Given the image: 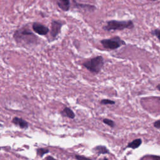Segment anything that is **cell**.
<instances>
[{
	"label": "cell",
	"mask_w": 160,
	"mask_h": 160,
	"mask_svg": "<svg viewBox=\"0 0 160 160\" xmlns=\"http://www.w3.org/2000/svg\"><path fill=\"white\" fill-rule=\"evenodd\" d=\"M15 42L24 46H35L39 44V38L31 31L29 25L26 24L16 29L12 35Z\"/></svg>",
	"instance_id": "1"
},
{
	"label": "cell",
	"mask_w": 160,
	"mask_h": 160,
	"mask_svg": "<svg viewBox=\"0 0 160 160\" xmlns=\"http://www.w3.org/2000/svg\"><path fill=\"white\" fill-rule=\"evenodd\" d=\"M134 28V22L132 20H109L106 21V25L102 27V29L106 31H123L124 29H132Z\"/></svg>",
	"instance_id": "2"
},
{
	"label": "cell",
	"mask_w": 160,
	"mask_h": 160,
	"mask_svg": "<svg viewBox=\"0 0 160 160\" xmlns=\"http://www.w3.org/2000/svg\"><path fill=\"white\" fill-rule=\"evenodd\" d=\"M104 64L103 57L102 56H97L85 61L82 65L91 72L98 74L101 71Z\"/></svg>",
	"instance_id": "3"
},
{
	"label": "cell",
	"mask_w": 160,
	"mask_h": 160,
	"mask_svg": "<svg viewBox=\"0 0 160 160\" xmlns=\"http://www.w3.org/2000/svg\"><path fill=\"white\" fill-rule=\"evenodd\" d=\"M102 47L108 50H116L122 46H126V42L119 36H113L110 38L102 39L100 41Z\"/></svg>",
	"instance_id": "4"
},
{
	"label": "cell",
	"mask_w": 160,
	"mask_h": 160,
	"mask_svg": "<svg viewBox=\"0 0 160 160\" xmlns=\"http://www.w3.org/2000/svg\"><path fill=\"white\" fill-rule=\"evenodd\" d=\"M63 23L61 21L52 20L50 25V39L53 41L56 40L61 33Z\"/></svg>",
	"instance_id": "5"
},
{
	"label": "cell",
	"mask_w": 160,
	"mask_h": 160,
	"mask_svg": "<svg viewBox=\"0 0 160 160\" xmlns=\"http://www.w3.org/2000/svg\"><path fill=\"white\" fill-rule=\"evenodd\" d=\"M31 27H32V31L36 34L40 36H46L50 31V29L48 26L39 22H32Z\"/></svg>",
	"instance_id": "6"
},
{
	"label": "cell",
	"mask_w": 160,
	"mask_h": 160,
	"mask_svg": "<svg viewBox=\"0 0 160 160\" xmlns=\"http://www.w3.org/2000/svg\"><path fill=\"white\" fill-rule=\"evenodd\" d=\"M72 2H73L74 7L78 9H82L84 11H88V12H94L96 9V7L92 4H85V3H79V2H76L75 0H73Z\"/></svg>",
	"instance_id": "7"
},
{
	"label": "cell",
	"mask_w": 160,
	"mask_h": 160,
	"mask_svg": "<svg viewBox=\"0 0 160 160\" xmlns=\"http://www.w3.org/2000/svg\"><path fill=\"white\" fill-rule=\"evenodd\" d=\"M12 122L21 129H27L29 127V124L26 121L18 117H14L12 119Z\"/></svg>",
	"instance_id": "8"
},
{
	"label": "cell",
	"mask_w": 160,
	"mask_h": 160,
	"mask_svg": "<svg viewBox=\"0 0 160 160\" xmlns=\"http://www.w3.org/2000/svg\"><path fill=\"white\" fill-rule=\"evenodd\" d=\"M57 4L59 8L64 12L68 11L71 6L70 0H57Z\"/></svg>",
	"instance_id": "9"
},
{
	"label": "cell",
	"mask_w": 160,
	"mask_h": 160,
	"mask_svg": "<svg viewBox=\"0 0 160 160\" xmlns=\"http://www.w3.org/2000/svg\"><path fill=\"white\" fill-rule=\"evenodd\" d=\"M61 114L63 116L68 117L69 118H71V119H74L75 117V114L74 113L72 110L68 107H65L63 109V110L61 111Z\"/></svg>",
	"instance_id": "10"
},
{
	"label": "cell",
	"mask_w": 160,
	"mask_h": 160,
	"mask_svg": "<svg viewBox=\"0 0 160 160\" xmlns=\"http://www.w3.org/2000/svg\"><path fill=\"white\" fill-rule=\"evenodd\" d=\"M93 150L96 152V153L98 154H109V149L104 146H96Z\"/></svg>",
	"instance_id": "11"
},
{
	"label": "cell",
	"mask_w": 160,
	"mask_h": 160,
	"mask_svg": "<svg viewBox=\"0 0 160 160\" xmlns=\"http://www.w3.org/2000/svg\"><path fill=\"white\" fill-rule=\"evenodd\" d=\"M142 143V140L139 138L138 139H136L134 141H132V142H129L128 146L127 148H132V149H136L138 148Z\"/></svg>",
	"instance_id": "12"
},
{
	"label": "cell",
	"mask_w": 160,
	"mask_h": 160,
	"mask_svg": "<svg viewBox=\"0 0 160 160\" xmlns=\"http://www.w3.org/2000/svg\"><path fill=\"white\" fill-rule=\"evenodd\" d=\"M49 152V150L47 148H38L36 149V153L40 157H42L45 154H47Z\"/></svg>",
	"instance_id": "13"
},
{
	"label": "cell",
	"mask_w": 160,
	"mask_h": 160,
	"mask_svg": "<svg viewBox=\"0 0 160 160\" xmlns=\"http://www.w3.org/2000/svg\"><path fill=\"white\" fill-rule=\"evenodd\" d=\"M102 121H103V122H104V124H106V125L110 126L111 128H114V127L115 126V125H116V124H115V122H114L113 121H112L111 119H109L105 118V119H104L102 120Z\"/></svg>",
	"instance_id": "14"
},
{
	"label": "cell",
	"mask_w": 160,
	"mask_h": 160,
	"mask_svg": "<svg viewBox=\"0 0 160 160\" xmlns=\"http://www.w3.org/2000/svg\"><path fill=\"white\" fill-rule=\"evenodd\" d=\"M151 34L154 36H156L158 40L160 41V29H153L151 31Z\"/></svg>",
	"instance_id": "15"
},
{
	"label": "cell",
	"mask_w": 160,
	"mask_h": 160,
	"mask_svg": "<svg viewBox=\"0 0 160 160\" xmlns=\"http://www.w3.org/2000/svg\"><path fill=\"white\" fill-rule=\"evenodd\" d=\"M101 104H104V105H107V104H114L115 102L114 101L110 100V99H102L101 101Z\"/></svg>",
	"instance_id": "16"
},
{
	"label": "cell",
	"mask_w": 160,
	"mask_h": 160,
	"mask_svg": "<svg viewBox=\"0 0 160 160\" xmlns=\"http://www.w3.org/2000/svg\"><path fill=\"white\" fill-rule=\"evenodd\" d=\"M75 158L77 160H92L91 158H89L83 156H81V155H76Z\"/></svg>",
	"instance_id": "17"
},
{
	"label": "cell",
	"mask_w": 160,
	"mask_h": 160,
	"mask_svg": "<svg viewBox=\"0 0 160 160\" xmlns=\"http://www.w3.org/2000/svg\"><path fill=\"white\" fill-rule=\"evenodd\" d=\"M154 127H156V128L160 129V120L156 121L154 123Z\"/></svg>",
	"instance_id": "18"
},
{
	"label": "cell",
	"mask_w": 160,
	"mask_h": 160,
	"mask_svg": "<svg viewBox=\"0 0 160 160\" xmlns=\"http://www.w3.org/2000/svg\"><path fill=\"white\" fill-rule=\"evenodd\" d=\"M43 160H56V159H55L52 156H48L46 157L45 159H43Z\"/></svg>",
	"instance_id": "19"
},
{
	"label": "cell",
	"mask_w": 160,
	"mask_h": 160,
	"mask_svg": "<svg viewBox=\"0 0 160 160\" xmlns=\"http://www.w3.org/2000/svg\"><path fill=\"white\" fill-rule=\"evenodd\" d=\"M152 160H160V156H152Z\"/></svg>",
	"instance_id": "20"
},
{
	"label": "cell",
	"mask_w": 160,
	"mask_h": 160,
	"mask_svg": "<svg viewBox=\"0 0 160 160\" xmlns=\"http://www.w3.org/2000/svg\"><path fill=\"white\" fill-rule=\"evenodd\" d=\"M157 88L160 91V84H159V85H158V86H157Z\"/></svg>",
	"instance_id": "21"
},
{
	"label": "cell",
	"mask_w": 160,
	"mask_h": 160,
	"mask_svg": "<svg viewBox=\"0 0 160 160\" xmlns=\"http://www.w3.org/2000/svg\"><path fill=\"white\" fill-rule=\"evenodd\" d=\"M148 1H157L158 0H148Z\"/></svg>",
	"instance_id": "22"
},
{
	"label": "cell",
	"mask_w": 160,
	"mask_h": 160,
	"mask_svg": "<svg viewBox=\"0 0 160 160\" xmlns=\"http://www.w3.org/2000/svg\"><path fill=\"white\" fill-rule=\"evenodd\" d=\"M102 160H108V158H104Z\"/></svg>",
	"instance_id": "23"
}]
</instances>
